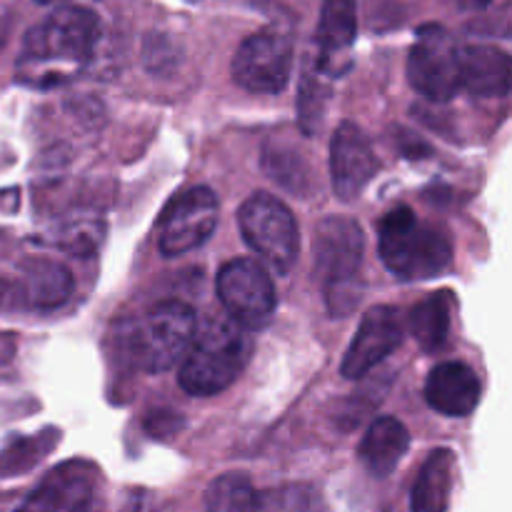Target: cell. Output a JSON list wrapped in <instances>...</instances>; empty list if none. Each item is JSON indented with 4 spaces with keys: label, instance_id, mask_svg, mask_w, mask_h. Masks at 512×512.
<instances>
[{
    "label": "cell",
    "instance_id": "d6986e66",
    "mask_svg": "<svg viewBox=\"0 0 512 512\" xmlns=\"http://www.w3.org/2000/svg\"><path fill=\"white\" fill-rule=\"evenodd\" d=\"M23 298L30 308L53 310L70 298L75 280L65 265L55 260H30L23 270Z\"/></svg>",
    "mask_w": 512,
    "mask_h": 512
},
{
    "label": "cell",
    "instance_id": "30bf717a",
    "mask_svg": "<svg viewBox=\"0 0 512 512\" xmlns=\"http://www.w3.org/2000/svg\"><path fill=\"white\" fill-rule=\"evenodd\" d=\"M218 220V195L205 185L190 188L170 205L160 223V253L165 258H178L200 248L215 233Z\"/></svg>",
    "mask_w": 512,
    "mask_h": 512
},
{
    "label": "cell",
    "instance_id": "5bb4252c",
    "mask_svg": "<svg viewBox=\"0 0 512 512\" xmlns=\"http://www.w3.org/2000/svg\"><path fill=\"white\" fill-rule=\"evenodd\" d=\"M358 38V0H323L315 30V70L340 78L350 70V50Z\"/></svg>",
    "mask_w": 512,
    "mask_h": 512
},
{
    "label": "cell",
    "instance_id": "83f0119b",
    "mask_svg": "<svg viewBox=\"0 0 512 512\" xmlns=\"http://www.w3.org/2000/svg\"><path fill=\"white\" fill-rule=\"evenodd\" d=\"M3 298H5V285L0 283V303H3Z\"/></svg>",
    "mask_w": 512,
    "mask_h": 512
},
{
    "label": "cell",
    "instance_id": "6da1fadb",
    "mask_svg": "<svg viewBox=\"0 0 512 512\" xmlns=\"http://www.w3.org/2000/svg\"><path fill=\"white\" fill-rule=\"evenodd\" d=\"M100 38V18L90 8L63 5L25 33L20 45V83L48 88L78 75L93 58Z\"/></svg>",
    "mask_w": 512,
    "mask_h": 512
},
{
    "label": "cell",
    "instance_id": "52a82bcc",
    "mask_svg": "<svg viewBox=\"0 0 512 512\" xmlns=\"http://www.w3.org/2000/svg\"><path fill=\"white\" fill-rule=\"evenodd\" d=\"M460 48L443 25H423L408 58V80L423 98L448 103L463 90Z\"/></svg>",
    "mask_w": 512,
    "mask_h": 512
},
{
    "label": "cell",
    "instance_id": "ffe728a7",
    "mask_svg": "<svg viewBox=\"0 0 512 512\" xmlns=\"http://www.w3.org/2000/svg\"><path fill=\"white\" fill-rule=\"evenodd\" d=\"M410 333L428 353L445 345L450 333V298L448 293H435L410 310Z\"/></svg>",
    "mask_w": 512,
    "mask_h": 512
},
{
    "label": "cell",
    "instance_id": "4316f807",
    "mask_svg": "<svg viewBox=\"0 0 512 512\" xmlns=\"http://www.w3.org/2000/svg\"><path fill=\"white\" fill-rule=\"evenodd\" d=\"M40 5H55V3H65V0H38Z\"/></svg>",
    "mask_w": 512,
    "mask_h": 512
},
{
    "label": "cell",
    "instance_id": "277c9868",
    "mask_svg": "<svg viewBox=\"0 0 512 512\" xmlns=\"http://www.w3.org/2000/svg\"><path fill=\"white\" fill-rule=\"evenodd\" d=\"M378 253L385 268L405 283L438 278L453 263L450 240L438 228L425 225L405 205H398L380 220Z\"/></svg>",
    "mask_w": 512,
    "mask_h": 512
},
{
    "label": "cell",
    "instance_id": "9a60e30c",
    "mask_svg": "<svg viewBox=\"0 0 512 512\" xmlns=\"http://www.w3.org/2000/svg\"><path fill=\"white\" fill-rule=\"evenodd\" d=\"M483 385L473 368L465 363H440L425 380V400L433 410L448 418H465L480 403Z\"/></svg>",
    "mask_w": 512,
    "mask_h": 512
},
{
    "label": "cell",
    "instance_id": "ba28073f",
    "mask_svg": "<svg viewBox=\"0 0 512 512\" xmlns=\"http://www.w3.org/2000/svg\"><path fill=\"white\" fill-rule=\"evenodd\" d=\"M293 40L275 28L248 35L235 50L230 73L248 93L275 95L288 88L293 75Z\"/></svg>",
    "mask_w": 512,
    "mask_h": 512
},
{
    "label": "cell",
    "instance_id": "7a4b0ae2",
    "mask_svg": "<svg viewBox=\"0 0 512 512\" xmlns=\"http://www.w3.org/2000/svg\"><path fill=\"white\" fill-rule=\"evenodd\" d=\"M253 340L230 318H210L195 328L193 343L180 363V388L195 398L228 390L248 365Z\"/></svg>",
    "mask_w": 512,
    "mask_h": 512
},
{
    "label": "cell",
    "instance_id": "7402d4cb",
    "mask_svg": "<svg viewBox=\"0 0 512 512\" xmlns=\"http://www.w3.org/2000/svg\"><path fill=\"white\" fill-rule=\"evenodd\" d=\"M105 238V223L103 218H95V215H83V218H70L55 230L53 240L50 243L58 250L70 255H78V258H90V255L98 253V248L103 245Z\"/></svg>",
    "mask_w": 512,
    "mask_h": 512
},
{
    "label": "cell",
    "instance_id": "484cf974",
    "mask_svg": "<svg viewBox=\"0 0 512 512\" xmlns=\"http://www.w3.org/2000/svg\"><path fill=\"white\" fill-rule=\"evenodd\" d=\"M465 5H470V8H485L488 3H493V0H463Z\"/></svg>",
    "mask_w": 512,
    "mask_h": 512
},
{
    "label": "cell",
    "instance_id": "e0dca14e",
    "mask_svg": "<svg viewBox=\"0 0 512 512\" xmlns=\"http://www.w3.org/2000/svg\"><path fill=\"white\" fill-rule=\"evenodd\" d=\"M410 448V433L398 418H378L373 420L365 438L360 440V463L365 465L373 478H388L398 470L400 460L405 458Z\"/></svg>",
    "mask_w": 512,
    "mask_h": 512
},
{
    "label": "cell",
    "instance_id": "cb8c5ba5",
    "mask_svg": "<svg viewBox=\"0 0 512 512\" xmlns=\"http://www.w3.org/2000/svg\"><path fill=\"white\" fill-rule=\"evenodd\" d=\"M258 512H330L318 488L305 483L283 485L258 495Z\"/></svg>",
    "mask_w": 512,
    "mask_h": 512
},
{
    "label": "cell",
    "instance_id": "2e32d148",
    "mask_svg": "<svg viewBox=\"0 0 512 512\" xmlns=\"http://www.w3.org/2000/svg\"><path fill=\"white\" fill-rule=\"evenodd\" d=\"M460 85L475 98H505L510 93V55L493 45H465Z\"/></svg>",
    "mask_w": 512,
    "mask_h": 512
},
{
    "label": "cell",
    "instance_id": "603a6c76",
    "mask_svg": "<svg viewBox=\"0 0 512 512\" xmlns=\"http://www.w3.org/2000/svg\"><path fill=\"white\" fill-rule=\"evenodd\" d=\"M55 430H45L43 435H33V438H18L0 453V475L10 478V475L28 473L33 465H38L50 450L58 445Z\"/></svg>",
    "mask_w": 512,
    "mask_h": 512
},
{
    "label": "cell",
    "instance_id": "8992f818",
    "mask_svg": "<svg viewBox=\"0 0 512 512\" xmlns=\"http://www.w3.org/2000/svg\"><path fill=\"white\" fill-rule=\"evenodd\" d=\"M240 235L253 253L278 275H288L300 255V228L293 210L275 195L258 190L238 210Z\"/></svg>",
    "mask_w": 512,
    "mask_h": 512
},
{
    "label": "cell",
    "instance_id": "5b68a950",
    "mask_svg": "<svg viewBox=\"0 0 512 512\" xmlns=\"http://www.w3.org/2000/svg\"><path fill=\"white\" fill-rule=\"evenodd\" d=\"M198 318L183 300H163L135 323L130 355L143 373H165L183 363L193 343Z\"/></svg>",
    "mask_w": 512,
    "mask_h": 512
},
{
    "label": "cell",
    "instance_id": "3957f363",
    "mask_svg": "<svg viewBox=\"0 0 512 512\" xmlns=\"http://www.w3.org/2000/svg\"><path fill=\"white\" fill-rule=\"evenodd\" d=\"M365 235L353 218L330 215L315 228L313 275L325 290V305L333 318L353 313L363 295Z\"/></svg>",
    "mask_w": 512,
    "mask_h": 512
},
{
    "label": "cell",
    "instance_id": "9c48e42d",
    "mask_svg": "<svg viewBox=\"0 0 512 512\" xmlns=\"http://www.w3.org/2000/svg\"><path fill=\"white\" fill-rule=\"evenodd\" d=\"M218 298L240 328L263 330L273 320L278 298L268 270L250 258L225 263L218 273Z\"/></svg>",
    "mask_w": 512,
    "mask_h": 512
},
{
    "label": "cell",
    "instance_id": "44dd1931",
    "mask_svg": "<svg viewBox=\"0 0 512 512\" xmlns=\"http://www.w3.org/2000/svg\"><path fill=\"white\" fill-rule=\"evenodd\" d=\"M203 512H258V493L248 475L225 473L208 485Z\"/></svg>",
    "mask_w": 512,
    "mask_h": 512
},
{
    "label": "cell",
    "instance_id": "8fae6325",
    "mask_svg": "<svg viewBox=\"0 0 512 512\" xmlns=\"http://www.w3.org/2000/svg\"><path fill=\"white\" fill-rule=\"evenodd\" d=\"M98 490V470L88 460L55 465L15 512H88Z\"/></svg>",
    "mask_w": 512,
    "mask_h": 512
},
{
    "label": "cell",
    "instance_id": "d4e9b609",
    "mask_svg": "<svg viewBox=\"0 0 512 512\" xmlns=\"http://www.w3.org/2000/svg\"><path fill=\"white\" fill-rule=\"evenodd\" d=\"M323 75L315 70V75H305L303 88H300L298 113H300V128L305 133H318L320 125L325 120V110L330 103V88L323 83Z\"/></svg>",
    "mask_w": 512,
    "mask_h": 512
},
{
    "label": "cell",
    "instance_id": "7c38bea8",
    "mask_svg": "<svg viewBox=\"0 0 512 512\" xmlns=\"http://www.w3.org/2000/svg\"><path fill=\"white\" fill-rule=\"evenodd\" d=\"M403 343V320L390 305H373L363 315L340 370L348 380H363Z\"/></svg>",
    "mask_w": 512,
    "mask_h": 512
},
{
    "label": "cell",
    "instance_id": "4fadbf2b",
    "mask_svg": "<svg viewBox=\"0 0 512 512\" xmlns=\"http://www.w3.org/2000/svg\"><path fill=\"white\" fill-rule=\"evenodd\" d=\"M378 173L380 160L368 135L355 123H340L330 140V178L335 195L345 203L358 200Z\"/></svg>",
    "mask_w": 512,
    "mask_h": 512
},
{
    "label": "cell",
    "instance_id": "f1b7e54d",
    "mask_svg": "<svg viewBox=\"0 0 512 512\" xmlns=\"http://www.w3.org/2000/svg\"><path fill=\"white\" fill-rule=\"evenodd\" d=\"M130 512H143V510H130Z\"/></svg>",
    "mask_w": 512,
    "mask_h": 512
},
{
    "label": "cell",
    "instance_id": "ac0fdd59",
    "mask_svg": "<svg viewBox=\"0 0 512 512\" xmlns=\"http://www.w3.org/2000/svg\"><path fill=\"white\" fill-rule=\"evenodd\" d=\"M453 468L455 455L448 448H438L428 455L410 493V512H448Z\"/></svg>",
    "mask_w": 512,
    "mask_h": 512
}]
</instances>
